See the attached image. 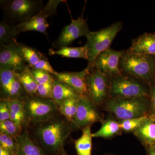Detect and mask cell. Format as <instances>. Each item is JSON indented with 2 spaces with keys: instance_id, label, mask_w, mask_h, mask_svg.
<instances>
[{
  "instance_id": "15",
  "label": "cell",
  "mask_w": 155,
  "mask_h": 155,
  "mask_svg": "<svg viewBox=\"0 0 155 155\" xmlns=\"http://www.w3.org/2000/svg\"><path fill=\"white\" fill-rule=\"evenodd\" d=\"M127 50L135 54L155 57V33L145 32L134 39Z\"/></svg>"
},
{
  "instance_id": "32",
  "label": "cell",
  "mask_w": 155,
  "mask_h": 155,
  "mask_svg": "<svg viewBox=\"0 0 155 155\" xmlns=\"http://www.w3.org/2000/svg\"><path fill=\"white\" fill-rule=\"evenodd\" d=\"M53 83L38 84L37 95L44 98L53 99Z\"/></svg>"
},
{
  "instance_id": "6",
  "label": "cell",
  "mask_w": 155,
  "mask_h": 155,
  "mask_svg": "<svg viewBox=\"0 0 155 155\" xmlns=\"http://www.w3.org/2000/svg\"><path fill=\"white\" fill-rule=\"evenodd\" d=\"M24 103L29 122L36 124L45 122L56 116L58 105L53 99L27 94L21 100Z\"/></svg>"
},
{
  "instance_id": "37",
  "label": "cell",
  "mask_w": 155,
  "mask_h": 155,
  "mask_svg": "<svg viewBox=\"0 0 155 155\" xmlns=\"http://www.w3.org/2000/svg\"><path fill=\"white\" fill-rule=\"evenodd\" d=\"M0 155H14L11 153L0 147Z\"/></svg>"
},
{
  "instance_id": "30",
  "label": "cell",
  "mask_w": 155,
  "mask_h": 155,
  "mask_svg": "<svg viewBox=\"0 0 155 155\" xmlns=\"http://www.w3.org/2000/svg\"><path fill=\"white\" fill-rule=\"evenodd\" d=\"M0 131L17 139L22 132L11 119L0 122Z\"/></svg>"
},
{
  "instance_id": "2",
  "label": "cell",
  "mask_w": 155,
  "mask_h": 155,
  "mask_svg": "<svg viewBox=\"0 0 155 155\" xmlns=\"http://www.w3.org/2000/svg\"><path fill=\"white\" fill-rule=\"evenodd\" d=\"M122 73L142 81L150 85L154 80L155 57L125 50L120 61Z\"/></svg>"
},
{
  "instance_id": "20",
  "label": "cell",
  "mask_w": 155,
  "mask_h": 155,
  "mask_svg": "<svg viewBox=\"0 0 155 155\" xmlns=\"http://www.w3.org/2000/svg\"><path fill=\"white\" fill-rule=\"evenodd\" d=\"M91 127L82 129V135L75 140V146L78 155H92V136Z\"/></svg>"
},
{
  "instance_id": "40",
  "label": "cell",
  "mask_w": 155,
  "mask_h": 155,
  "mask_svg": "<svg viewBox=\"0 0 155 155\" xmlns=\"http://www.w3.org/2000/svg\"><path fill=\"white\" fill-rule=\"evenodd\" d=\"M154 81H155V77H154Z\"/></svg>"
},
{
  "instance_id": "33",
  "label": "cell",
  "mask_w": 155,
  "mask_h": 155,
  "mask_svg": "<svg viewBox=\"0 0 155 155\" xmlns=\"http://www.w3.org/2000/svg\"><path fill=\"white\" fill-rule=\"evenodd\" d=\"M10 119V108L7 99H1L0 101V122Z\"/></svg>"
},
{
  "instance_id": "14",
  "label": "cell",
  "mask_w": 155,
  "mask_h": 155,
  "mask_svg": "<svg viewBox=\"0 0 155 155\" xmlns=\"http://www.w3.org/2000/svg\"><path fill=\"white\" fill-rule=\"evenodd\" d=\"M89 71L86 68L80 72H57L53 76L55 79L69 85L80 96H88L86 77Z\"/></svg>"
},
{
  "instance_id": "19",
  "label": "cell",
  "mask_w": 155,
  "mask_h": 155,
  "mask_svg": "<svg viewBox=\"0 0 155 155\" xmlns=\"http://www.w3.org/2000/svg\"><path fill=\"white\" fill-rule=\"evenodd\" d=\"M80 97L69 85L60 81L54 79L53 82V100L58 106L66 100L78 98Z\"/></svg>"
},
{
  "instance_id": "12",
  "label": "cell",
  "mask_w": 155,
  "mask_h": 155,
  "mask_svg": "<svg viewBox=\"0 0 155 155\" xmlns=\"http://www.w3.org/2000/svg\"><path fill=\"white\" fill-rule=\"evenodd\" d=\"M125 50L116 51L111 48L100 54L97 57L94 68L103 75L110 78L122 73L120 68V61Z\"/></svg>"
},
{
  "instance_id": "7",
  "label": "cell",
  "mask_w": 155,
  "mask_h": 155,
  "mask_svg": "<svg viewBox=\"0 0 155 155\" xmlns=\"http://www.w3.org/2000/svg\"><path fill=\"white\" fill-rule=\"evenodd\" d=\"M1 5L7 19L17 24L34 17L44 7L42 1L38 0L1 1Z\"/></svg>"
},
{
  "instance_id": "3",
  "label": "cell",
  "mask_w": 155,
  "mask_h": 155,
  "mask_svg": "<svg viewBox=\"0 0 155 155\" xmlns=\"http://www.w3.org/2000/svg\"><path fill=\"white\" fill-rule=\"evenodd\" d=\"M123 27V22L117 21L97 31H91L87 36V41L85 45L88 51V65L87 68L90 71L94 69V62L97 57L110 48Z\"/></svg>"
},
{
  "instance_id": "22",
  "label": "cell",
  "mask_w": 155,
  "mask_h": 155,
  "mask_svg": "<svg viewBox=\"0 0 155 155\" xmlns=\"http://www.w3.org/2000/svg\"><path fill=\"white\" fill-rule=\"evenodd\" d=\"M18 76L27 94L37 95L38 84L34 77L29 66L26 67L21 73H18Z\"/></svg>"
},
{
  "instance_id": "24",
  "label": "cell",
  "mask_w": 155,
  "mask_h": 155,
  "mask_svg": "<svg viewBox=\"0 0 155 155\" xmlns=\"http://www.w3.org/2000/svg\"><path fill=\"white\" fill-rule=\"evenodd\" d=\"M17 35L14 25L8 22L2 21L0 23V43L1 46L7 45L16 43V37Z\"/></svg>"
},
{
  "instance_id": "9",
  "label": "cell",
  "mask_w": 155,
  "mask_h": 155,
  "mask_svg": "<svg viewBox=\"0 0 155 155\" xmlns=\"http://www.w3.org/2000/svg\"><path fill=\"white\" fill-rule=\"evenodd\" d=\"M95 104L88 96H81L78 101L77 112L70 126L72 130L91 126L94 123L101 122L99 112Z\"/></svg>"
},
{
  "instance_id": "34",
  "label": "cell",
  "mask_w": 155,
  "mask_h": 155,
  "mask_svg": "<svg viewBox=\"0 0 155 155\" xmlns=\"http://www.w3.org/2000/svg\"><path fill=\"white\" fill-rule=\"evenodd\" d=\"M31 68L43 70L46 72H48L53 75L57 73V72L51 66L48 58L45 55L38 61L37 64L34 66L33 68Z\"/></svg>"
},
{
  "instance_id": "16",
  "label": "cell",
  "mask_w": 155,
  "mask_h": 155,
  "mask_svg": "<svg viewBox=\"0 0 155 155\" xmlns=\"http://www.w3.org/2000/svg\"><path fill=\"white\" fill-rule=\"evenodd\" d=\"M17 155H45L42 148L37 145L26 130H23L16 139Z\"/></svg>"
},
{
  "instance_id": "4",
  "label": "cell",
  "mask_w": 155,
  "mask_h": 155,
  "mask_svg": "<svg viewBox=\"0 0 155 155\" xmlns=\"http://www.w3.org/2000/svg\"><path fill=\"white\" fill-rule=\"evenodd\" d=\"M147 98L112 97L107 101L106 110L122 120L146 116Z\"/></svg>"
},
{
  "instance_id": "18",
  "label": "cell",
  "mask_w": 155,
  "mask_h": 155,
  "mask_svg": "<svg viewBox=\"0 0 155 155\" xmlns=\"http://www.w3.org/2000/svg\"><path fill=\"white\" fill-rule=\"evenodd\" d=\"M134 133L147 147L155 143V121L151 116H148L143 123Z\"/></svg>"
},
{
  "instance_id": "13",
  "label": "cell",
  "mask_w": 155,
  "mask_h": 155,
  "mask_svg": "<svg viewBox=\"0 0 155 155\" xmlns=\"http://www.w3.org/2000/svg\"><path fill=\"white\" fill-rule=\"evenodd\" d=\"M19 43L1 46L0 66L8 67L18 73L28 66L22 57Z\"/></svg>"
},
{
  "instance_id": "31",
  "label": "cell",
  "mask_w": 155,
  "mask_h": 155,
  "mask_svg": "<svg viewBox=\"0 0 155 155\" xmlns=\"http://www.w3.org/2000/svg\"><path fill=\"white\" fill-rule=\"evenodd\" d=\"M30 69L34 77L38 84H45L54 82V78L53 75L48 72L34 68Z\"/></svg>"
},
{
  "instance_id": "36",
  "label": "cell",
  "mask_w": 155,
  "mask_h": 155,
  "mask_svg": "<svg viewBox=\"0 0 155 155\" xmlns=\"http://www.w3.org/2000/svg\"><path fill=\"white\" fill-rule=\"evenodd\" d=\"M147 152L148 155H155V143L147 147Z\"/></svg>"
},
{
  "instance_id": "10",
  "label": "cell",
  "mask_w": 155,
  "mask_h": 155,
  "mask_svg": "<svg viewBox=\"0 0 155 155\" xmlns=\"http://www.w3.org/2000/svg\"><path fill=\"white\" fill-rule=\"evenodd\" d=\"M110 78L94 68L90 71L86 77L88 96L96 106L100 105L110 93Z\"/></svg>"
},
{
  "instance_id": "35",
  "label": "cell",
  "mask_w": 155,
  "mask_h": 155,
  "mask_svg": "<svg viewBox=\"0 0 155 155\" xmlns=\"http://www.w3.org/2000/svg\"><path fill=\"white\" fill-rule=\"evenodd\" d=\"M150 97L151 105L153 113H155V81H153L150 84Z\"/></svg>"
},
{
  "instance_id": "26",
  "label": "cell",
  "mask_w": 155,
  "mask_h": 155,
  "mask_svg": "<svg viewBox=\"0 0 155 155\" xmlns=\"http://www.w3.org/2000/svg\"><path fill=\"white\" fill-rule=\"evenodd\" d=\"M19 48L24 60L30 68L38 63L44 55L33 48L22 44H19Z\"/></svg>"
},
{
  "instance_id": "25",
  "label": "cell",
  "mask_w": 155,
  "mask_h": 155,
  "mask_svg": "<svg viewBox=\"0 0 155 155\" xmlns=\"http://www.w3.org/2000/svg\"><path fill=\"white\" fill-rule=\"evenodd\" d=\"M79 97L66 100L58 106L59 113L64 116L69 123L73 121L76 114Z\"/></svg>"
},
{
  "instance_id": "23",
  "label": "cell",
  "mask_w": 155,
  "mask_h": 155,
  "mask_svg": "<svg viewBox=\"0 0 155 155\" xmlns=\"http://www.w3.org/2000/svg\"><path fill=\"white\" fill-rule=\"evenodd\" d=\"M101 122V128L92 134L93 137L109 138L118 134L121 130L120 123L113 119H108L102 121Z\"/></svg>"
},
{
  "instance_id": "17",
  "label": "cell",
  "mask_w": 155,
  "mask_h": 155,
  "mask_svg": "<svg viewBox=\"0 0 155 155\" xmlns=\"http://www.w3.org/2000/svg\"><path fill=\"white\" fill-rule=\"evenodd\" d=\"M10 108V119L17 125L21 132L29 123L24 103L19 100L7 99Z\"/></svg>"
},
{
  "instance_id": "29",
  "label": "cell",
  "mask_w": 155,
  "mask_h": 155,
  "mask_svg": "<svg viewBox=\"0 0 155 155\" xmlns=\"http://www.w3.org/2000/svg\"><path fill=\"white\" fill-rule=\"evenodd\" d=\"M148 116L146 115L137 118L122 120L120 123V127L124 131L134 132L143 123Z\"/></svg>"
},
{
  "instance_id": "1",
  "label": "cell",
  "mask_w": 155,
  "mask_h": 155,
  "mask_svg": "<svg viewBox=\"0 0 155 155\" xmlns=\"http://www.w3.org/2000/svg\"><path fill=\"white\" fill-rule=\"evenodd\" d=\"M55 116L35 124L34 133L36 140L44 149L51 154L59 155L64 151L65 142L72 129L68 121Z\"/></svg>"
},
{
  "instance_id": "28",
  "label": "cell",
  "mask_w": 155,
  "mask_h": 155,
  "mask_svg": "<svg viewBox=\"0 0 155 155\" xmlns=\"http://www.w3.org/2000/svg\"><path fill=\"white\" fill-rule=\"evenodd\" d=\"M0 147L13 155H17V140L12 137L2 132H0Z\"/></svg>"
},
{
  "instance_id": "21",
  "label": "cell",
  "mask_w": 155,
  "mask_h": 155,
  "mask_svg": "<svg viewBox=\"0 0 155 155\" xmlns=\"http://www.w3.org/2000/svg\"><path fill=\"white\" fill-rule=\"evenodd\" d=\"M88 51L86 45L79 47H66L55 51L52 49L49 51V54L51 55L61 56L64 58H81L88 60Z\"/></svg>"
},
{
  "instance_id": "39",
  "label": "cell",
  "mask_w": 155,
  "mask_h": 155,
  "mask_svg": "<svg viewBox=\"0 0 155 155\" xmlns=\"http://www.w3.org/2000/svg\"><path fill=\"white\" fill-rule=\"evenodd\" d=\"M61 155H68L67 154V153L65 152L64 151V152H63V153H62V154H61Z\"/></svg>"
},
{
  "instance_id": "27",
  "label": "cell",
  "mask_w": 155,
  "mask_h": 155,
  "mask_svg": "<svg viewBox=\"0 0 155 155\" xmlns=\"http://www.w3.org/2000/svg\"><path fill=\"white\" fill-rule=\"evenodd\" d=\"M17 72L8 67L0 66V81L2 93L5 97L10 84Z\"/></svg>"
},
{
  "instance_id": "38",
  "label": "cell",
  "mask_w": 155,
  "mask_h": 155,
  "mask_svg": "<svg viewBox=\"0 0 155 155\" xmlns=\"http://www.w3.org/2000/svg\"><path fill=\"white\" fill-rule=\"evenodd\" d=\"M152 117L154 119V120L155 121V113H153L151 115Z\"/></svg>"
},
{
  "instance_id": "8",
  "label": "cell",
  "mask_w": 155,
  "mask_h": 155,
  "mask_svg": "<svg viewBox=\"0 0 155 155\" xmlns=\"http://www.w3.org/2000/svg\"><path fill=\"white\" fill-rule=\"evenodd\" d=\"M64 1L50 0L38 14L25 22L14 25L17 35L22 32L36 31L47 36V28L49 26L47 18L56 13L58 5Z\"/></svg>"
},
{
  "instance_id": "11",
  "label": "cell",
  "mask_w": 155,
  "mask_h": 155,
  "mask_svg": "<svg viewBox=\"0 0 155 155\" xmlns=\"http://www.w3.org/2000/svg\"><path fill=\"white\" fill-rule=\"evenodd\" d=\"M84 8L82 14L76 19H72L71 23L64 27L58 38L53 43L56 48L60 49L68 47L72 44L74 41L81 37L87 36L90 33L87 20L83 17Z\"/></svg>"
},
{
  "instance_id": "5",
  "label": "cell",
  "mask_w": 155,
  "mask_h": 155,
  "mask_svg": "<svg viewBox=\"0 0 155 155\" xmlns=\"http://www.w3.org/2000/svg\"><path fill=\"white\" fill-rule=\"evenodd\" d=\"M144 83H146L122 73L110 78V94L112 97H147L150 96V91Z\"/></svg>"
}]
</instances>
